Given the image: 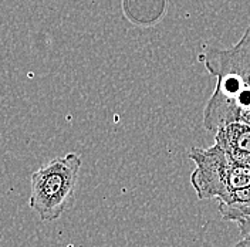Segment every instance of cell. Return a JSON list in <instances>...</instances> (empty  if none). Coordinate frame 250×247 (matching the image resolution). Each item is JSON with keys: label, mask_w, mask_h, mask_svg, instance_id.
<instances>
[{"label": "cell", "mask_w": 250, "mask_h": 247, "mask_svg": "<svg viewBox=\"0 0 250 247\" xmlns=\"http://www.w3.org/2000/svg\"><path fill=\"white\" fill-rule=\"evenodd\" d=\"M188 156L195 164L190 175L198 199H219L226 203L236 190L250 185V166L234 161L218 142L210 148H190Z\"/></svg>", "instance_id": "obj_1"}, {"label": "cell", "mask_w": 250, "mask_h": 247, "mask_svg": "<svg viewBox=\"0 0 250 247\" xmlns=\"http://www.w3.org/2000/svg\"><path fill=\"white\" fill-rule=\"evenodd\" d=\"M81 156L76 152L51 159L31 173L30 207L43 222L57 220L67 209L77 186Z\"/></svg>", "instance_id": "obj_2"}, {"label": "cell", "mask_w": 250, "mask_h": 247, "mask_svg": "<svg viewBox=\"0 0 250 247\" xmlns=\"http://www.w3.org/2000/svg\"><path fill=\"white\" fill-rule=\"evenodd\" d=\"M198 59L212 76H230L250 90V26L236 44L222 50L210 48Z\"/></svg>", "instance_id": "obj_3"}, {"label": "cell", "mask_w": 250, "mask_h": 247, "mask_svg": "<svg viewBox=\"0 0 250 247\" xmlns=\"http://www.w3.org/2000/svg\"><path fill=\"white\" fill-rule=\"evenodd\" d=\"M215 142L220 144L234 161L250 166V128L242 123H233L215 132Z\"/></svg>", "instance_id": "obj_4"}, {"label": "cell", "mask_w": 250, "mask_h": 247, "mask_svg": "<svg viewBox=\"0 0 250 247\" xmlns=\"http://www.w3.org/2000/svg\"><path fill=\"white\" fill-rule=\"evenodd\" d=\"M219 212L223 220H230L237 223L242 239L250 240V213L242 212L233 205H226L222 202L219 205Z\"/></svg>", "instance_id": "obj_5"}, {"label": "cell", "mask_w": 250, "mask_h": 247, "mask_svg": "<svg viewBox=\"0 0 250 247\" xmlns=\"http://www.w3.org/2000/svg\"><path fill=\"white\" fill-rule=\"evenodd\" d=\"M226 205H239V206H249L250 205V185L236 190L233 195L226 202Z\"/></svg>", "instance_id": "obj_6"}, {"label": "cell", "mask_w": 250, "mask_h": 247, "mask_svg": "<svg viewBox=\"0 0 250 247\" xmlns=\"http://www.w3.org/2000/svg\"><path fill=\"white\" fill-rule=\"evenodd\" d=\"M239 123L245 124V125H248V126L250 128V107L242 112V115H240V121H239Z\"/></svg>", "instance_id": "obj_7"}, {"label": "cell", "mask_w": 250, "mask_h": 247, "mask_svg": "<svg viewBox=\"0 0 250 247\" xmlns=\"http://www.w3.org/2000/svg\"><path fill=\"white\" fill-rule=\"evenodd\" d=\"M233 247H250V240H245L242 239L240 242H237Z\"/></svg>", "instance_id": "obj_8"}, {"label": "cell", "mask_w": 250, "mask_h": 247, "mask_svg": "<svg viewBox=\"0 0 250 247\" xmlns=\"http://www.w3.org/2000/svg\"><path fill=\"white\" fill-rule=\"evenodd\" d=\"M233 206H236L239 210H242V212H248V213H250V205L249 206H239V205H233Z\"/></svg>", "instance_id": "obj_9"}]
</instances>
